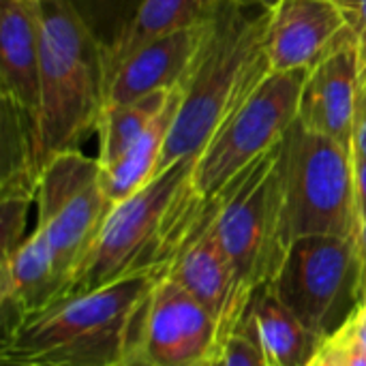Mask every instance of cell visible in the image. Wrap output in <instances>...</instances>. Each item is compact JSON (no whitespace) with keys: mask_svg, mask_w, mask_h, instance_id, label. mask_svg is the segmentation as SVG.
I'll list each match as a JSON object with an SVG mask.
<instances>
[{"mask_svg":"<svg viewBox=\"0 0 366 366\" xmlns=\"http://www.w3.org/2000/svg\"><path fill=\"white\" fill-rule=\"evenodd\" d=\"M159 274H135L56 300L2 332V366H122Z\"/></svg>","mask_w":366,"mask_h":366,"instance_id":"cell-1","label":"cell"},{"mask_svg":"<svg viewBox=\"0 0 366 366\" xmlns=\"http://www.w3.org/2000/svg\"><path fill=\"white\" fill-rule=\"evenodd\" d=\"M270 11L227 2L214 17L206 43L180 86L178 112L165 144L161 169L195 159L219 127L270 73L266 26Z\"/></svg>","mask_w":366,"mask_h":366,"instance_id":"cell-2","label":"cell"},{"mask_svg":"<svg viewBox=\"0 0 366 366\" xmlns=\"http://www.w3.org/2000/svg\"><path fill=\"white\" fill-rule=\"evenodd\" d=\"M105 45L69 0L43 2L41 92L34 118L39 169L58 154L79 150L97 131L107 103Z\"/></svg>","mask_w":366,"mask_h":366,"instance_id":"cell-3","label":"cell"},{"mask_svg":"<svg viewBox=\"0 0 366 366\" xmlns=\"http://www.w3.org/2000/svg\"><path fill=\"white\" fill-rule=\"evenodd\" d=\"M193 163L195 159H184L165 167L144 189L109 208L66 296L86 294L135 274H165L180 244L174 208Z\"/></svg>","mask_w":366,"mask_h":366,"instance_id":"cell-4","label":"cell"},{"mask_svg":"<svg viewBox=\"0 0 366 366\" xmlns=\"http://www.w3.org/2000/svg\"><path fill=\"white\" fill-rule=\"evenodd\" d=\"M324 345L360 309L366 272L358 236H300L266 285Z\"/></svg>","mask_w":366,"mask_h":366,"instance_id":"cell-5","label":"cell"},{"mask_svg":"<svg viewBox=\"0 0 366 366\" xmlns=\"http://www.w3.org/2000/svg\"><path fill=\"white\" fill-rule=\"evenodd\" d=\"M283 221L300 236H358L352 146L294 124L283 142Z\"/></svg>","mask_w":366,"mask_h":366,"instance_id":"cell-6","label":"cell"},{"mask_svg":"<svg viewBox=\"0 0 366 366\" xmlns=\"http://www.w3.org/2000/svg\"><path fill=\"white\" fill-rule=\"evenodd\" d=\"M309 71H270L240 107L219 127L195 157L189 193L208 204L219 197L253 163L274 150L298 120Z\"/></svg>","mask_w":366,"mask_h":366,"instance_id":"cell-7","label":"cell"},{"mask_svg":"<svg viewBox=\"0 0 366 366\" xmlns=\"http://www.w3.org/2000/svg\"><path fill=\"white\" fill-rule=\"evenodd\" d=\"M283 142L208 202L212 229L251 292L272 281L290 247L283 221Z\"/></svg>","mask_w":366,"mask_h":366,"instance_id":"cell-8","label":"cell"},{"mask_svg":"<svg viewBox=\"0 0 366 366\" xmlns=\"http://www.w3.org/2000/svg\"><path fill=\"white\" fill-rule=\"evenodd\" d=\"M34 204L36 229L45 236L69 294L77 268L114 206L103 189L99 161L81 150L54 157L41 172Z\"/></svg>","mask_w":366,"mask_h":366,"instance_id":"cell-9","label":"cell"},{"mask_svg":"<svg viewBox=\"0 0 366 366\" xmlns=\"http://www.w3.org/2000/svg\"><path fill=\"white\" fill-rule=\"evenodd\" d=\"M229 332L187 290L159 277L139 307L122 366H208Z\"/></svg>","mask_w":366,"mask_h":366,"instance_id":"cell-10","label":"cell"},{"mask_svg":"<svg viewBox=\"0 0 366 366\" xmlns=\"http://www.w3.org/2000/svg\"><path fill=\"white\" fill-rule=\"evenodd\" d=\"M202 302L232 335L242 322L255 292L247 290L212 229L210 204L197 227L172 255L165 274Z\"/></svg>","mask_w":366,"mask_h":366,"instance_id":"cell-11","label":"cell"},{"mask_svg":"<svg viewBox=\"0 0 366 366\" xmlns=\"http://www.w3.org/2000/svg\"><path fill=\"white\" fill-rule=\"evenodd\" d=\"M266 56L270 71H311L354 39L332 0H279L268 9Z\"/></svg>","mask_w":366,"mask_h":366,"instance_id":"cell-12","label":"cell"},{"mask_svg":"<svg viewBox=\"0 0 366 366\" xmlns=\"http://www.w3.org/2000/svg\"><path fill=\"white\" fill-rule=\"evenodd\" d=\"M212 21L154 39L124 58L107 77L105 105L131 103L180 88L206 43Z\"/></svg>","mask_w":366,"mask_h":366,"instance_id":"cell-13","label":"cell"},{"mask_svg":"<svg viewBox=\"0 0 366 366\" xmlns=\"http://www.w3.org/2000/svg\"><path fill=\"white\" fill-rule=\"evenodd\" d=\"M358 97L360 56L352 39L309 71L296 122L311 133L352 146Z\"/></svg>","mask_w":366,"mask_h":366,"instance_id":"cell-14","label":"cell"},{"mask_svg":"<svg viewBox=\"0 0 366 366\" xmlns=\"http://www.w3.org/2000/svg\"><path fill=\"white\" fill-rule=\"evenodd\" d=\"M41 0H2L0 11V101L32 122L41 92Z\"/></svg>","mask_w":366,"mask_h":366,"instance_id":"cell-15","label":"cell"},{"mask_svg":"<svg viewBox=\"0 0 366 366\" xmlns=\"http://www.w3.org/2000/svg\"><path fill=\"white\" fill-rule=\"evenodd\" d=\"M66 279L45 236L34 227L32 234L6 257L0 259V305L2 332L19 320L34 315L64 298Z\"/></svg>","mask_w":366,"mask_h":366,"instance_id":"cell-16","label":"cell"},{"mask_svg":"<svg viewBox=\"0 0 366 366\" xmlns=\"http://www.w3.org/2000/svg\"><path fill=\"white\" fill-rule=\"evenodd\" d=\"M227 0H142L131 19L105 45V71L109 73L142 45L165 34L214 19Z\"/></svg>","mask_w":366,"mask_h":366,"instance_id":"cell-17","label":"cell"},{"mask_svg":"<svg viewBox=\"0 0 366 366\" xmlns=\"http://www.w3.org/2000/svg\"><path fill=\"white\" fill-rule=\"evenodd\" d=\"M178 103H180V88H176L169 94L161 114L133 142V146L118 161H114L107 167H101L103 189L112 204L131 197L159 174L165 144L178 112Z\"/></svg>","mask_w":366,"mask_h":366,"instance_id":"cell-18","label":"cell"},{"mask_svg":"<svg viewBox=\"0 0 366 366\" xmlns=\"http://www.w3.org/2000/svg\"><path fill=\"white\" fill-rule=\"evenodd\" d=\"M251 311L270 366H307L322 347L270 287L255 292Z\"/></svg>","mask_w":366,"mask_h":366,"instance_id":"cell-19","label":"cell"},{"mask_svg":"<svg viewBox=\"0 0 366 366\" xmlns=\"http://www.w3.org/2000/svg\"><path fill=\"white\" fill-rule=\"evenodd\" d=\"M169 92H157L150 97H144L139 101L131 103H118V105H105L103 116L99 120L97 133H99V165L107 167L114 161H118L133 142L150 127V122L161 114L165 107Z\"/></svg>","mask_w":366,"mask_h":366,"instance_id":"cell-20","label":"cell"},{"mask_svg":"<svg viewBox=\"0 0 366 366\" xmlns=\"http://www.w3.org/2000/svg\"><path fill=\"white\" fill-rule=\"evenodd\" d=\"M223 366H270L266 360L264 347L259 343L251 305H249L242 322L236 326V330L229 335V339L225 343Z\"/></svg>","mask_w":366,"mask_h":366,"instance_id":"cell-21","label":"cell"},{"mask_svg":"<svg viewBox=\"0 0 366 366\" xmlns=\"http://www.w3.org/2000/svg\"><path fill=\"white\" fill-rule=\"evenodd\" d=\"M30 199L21 197H0V259L11 255L24 242L26 214Z\"/></svg>","mask_w":366,"mask_h":366,"instance_id":"cell-22","label":"cell"},{"mask_svg":"<svg viewBox=\"0 0 366 366\" xmlns=\"http://www.w3.org/2000/svg\"><path fill=\"white\" fill-rule=\"evenodd\" d=\"M324 347L332 358V366H366V350L358 335L356 317H352L332 339H328Z\"/></svg>","mask_w":366,"mask_h":366,"instance_id":"cell-23","label":"cell"},{"mask_svg":"<svg viewBox=\"0 0 366 366\" xmlns=\"http://www.w3.org/2000/svg\"><path fill=\"white\" fill-rule=\"evenodd\" d=\"M343 17L347 19L350 30L354 32L358 56H360V79L366 77V0H332Z\"/></svg>","mask_w":366,"mask_h":366,"instance_id":"cell-24","label":"cell"},{"mask_svg":"<svg viewBox=\"0 0 366 366\" xmlns=\"http://www.w3.org/2000/svg\"><path fill=\"white\" fill-rule=\"evenodd\" d=\"M352 150L366 159V77L360 79V97H358V107H356Z\"/></svg>","mask_w":366,"mask_h":366,"instance_id":"cell-25","label":"cell"},{"mask_svg":"<svg viewBox=\"0 0 366 366\" xmlns=\"http://www.w3.org/2000/svg\"><path fill=\"white\" fill-rule=\"evenodd\" d=\"M354 189H356L358 221L366 223V159L356 152H354Z\"/></svg>","mask_w":366,"mask_h":366,"instance_id":"cell-26","label":"cell"},{"mask_svg":"<svg viewBox=\"0 0 366 366\" xmlns=\"http://www.w3.org/2000/svg\"><path fill=\"white\" fill-rule=\"evenodd\" d=\"M227 2H232V4H236V6H244V9H264V11H268V9H272L279 0H227Z\"/></svg>","mask_w":366,"mask_h":366,"instance_id":"cell-27","label":"cell"},{"mask_svg":"<svg viewBox=\"0 0 366 366\" xmlns=\"http://www.w3.org/2000/svg\"><path fill=\"white\" fill-rule=\"evenodd\" d=\"M307 366H332V358H330V354H328V350L322 345L320 350H317V354L311 358V362Z\"/></svg>","mask_w":366,"mask_h":366,"instance_id":"cell-28","label":"cell"},{"mask_svg":"<svg viewBox=\"0 0 366 366\" xmlns=\"http://www.w3.org/2000/svg\"><path fill=\"white\" fill-rule=\"evenodd\" d=\"M356 326H358V335H360V339H362V345H365L366 350V309L365 305H360V309L356 311Z\"/></svg>","mask_w":366,"mask_h":366,"instance_id":"cell-29","label":"cell"},{"mask_svg":"<svg viewBox=\"0 0 366 366\" xmlns=\"http://www.w3.org/2000/svg\"><path fill=\"white\" fill-rule=\"evenodd\" d=\"M358 247H360V255H362L366 272V223H360V227H358Z\"/></svg>","mask_w":366,"mask_h":366,"instance_id":"cell-30","label":"cell"},{"mask_svg":"<svg viewBox=\"0 0 366 366\" xmlns=\"http://www.w3.org/2000/svg\"><path fill=\"white\" fill-rule=\"evenodd\" d=\"M208 366H223V358H221V360H217V362H212V365H208Z\"/></svg>","mask_w":366,"mask_h":366,"instance_id":"cell-31","label":"cell"},{"mask_svg":"<svg viewBox=\"0 0 366 366\" xmlns=\"http://www.w3.org/2000/svg\"><path fill=\"white\" fill-rule=\"evenodd\" d=\"M362 305H365V309H366V290H365V298H362Z\"/></svg>","mask_w":366,"mask_h":366,"instance_id":"cell-32","label":"cell"},{"mask_svg":"<svg viewBox=\"0 0 366 366\" xmlns=\"http://www.w3.org/2000/svg\"><path fill=\"white\" fill-rule=\"evenodd\" d=\"M41 2H45V0H41Z\"/></svg>","mask_w":366,"mask_h":366,"instance_id":"cell-33","label":"cell"}]
</instances>
